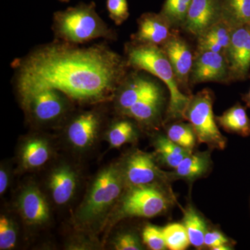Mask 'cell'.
<instances>
[{"mask_svg":"<svg viewBox=\"0 0 250 250\" xmlns=\"http://www.w3.org/2000/svg\"><path fill=\"white\" fill-rule=\"evenodd\" d=\"M142 237L143 243L150 250L167 249L162 229L154 225H147L143 229Z\"/></svg>","mask_w":250,"mask_h":250,"instance_id":"30","label":"cell"},{"mask_svg":"<svg viewBox=\"0 0 250 250\" xmlns=\"http://www.w3.org/2000/svg\"><path fill=\"white\" fill-rule=\"evenodd\" d=\"M231 83L249 78L250 70V25L233 29L226 52Z\"/></svg>","mask_w":250,"mask_h":250,"instance_id":"11","label":"cell"},{"mask_svg":"<svg viewBox=\"0 0 250 250\" xmlns=\"http://www.w3.org/2000/svg\"><path fill=\"white\" fill-rule=\"evenodd\" d=\"M76 186V175L67 166L59 167L51 174L49 188L57 205L66 204L72 198Z\"/></svg>","mask_w":250,"mask_h":250,"instance_id":"20","label":"cell"},{"mask_svg":"<svg viewBox=\"0 0 250 250\" xmlns=\"http://www.w3.org/2000/svg\"><path fill=\"white\" fill-rule=\"evenodd\" d=\"M231 83L226 55L210 51L195 52L190 77V88L202 83Z\"/></svg>","mask_w":250,"mask_h":250,"instance_id":"9","label":"cell"},{"mask_svg":"<svg viewBox=\"0 0 250 250\" xmlns=\"http://www.w3.org/2000/svg\"><path fill=\"white\" fill-rule=\"evenodd\" d=\"M138 136L136 125L129 120H121L111 125L107 137L111 147H121L126 143L135 141Z\"/></svg>","mask_w":250,"mask_h":250,"instance_id":"26","label":"cell"},{"mask_svg":"<svg viewBox=\"0 0 250 250\" xmlns=\"http://www.w3.org/2000/svg\"><path fill=\"white\" fill-rule=\"evenodd\" d=\"M125 59L130 68L143 70L164 83L170 95L165 122L184 121V113L190 96L179 86L172 67L159 46L136 43L130 41L125 46Z\"/></svg>","mask_w":250,"mask_h":250,"instance_id":"2","label":"cell"},{"mask_svg":"<svg viewBox=\"0 0 250 250\" xmlns=\"http://www.w3.org/2000/svg\"><path fill=\"white\" fill-rule=\"evenodd\" d=\"M242 100L246 103V107L250 108V89L248 93L243 94L242 95Z\"/></svg>","mask_w":250,"mask_h":250,"instance_id":"36","label":"cell"},{"mask_svg":"<svg viewBox=\"0 0 250 250\" xmlns=\"http://www.w3.org/2000/svg\"><path fill=\"white\" fill-rule=\"evenodd\" d=\"M170 62L174 76L181 90L191 96L190 77L193 64L195 51L186 39L181 35L179 29H174L172 35L161 46Z\"/></svg>","mask_w":250,"mask_h":250,"instance_id":"8","label":"cell"},{"mask_svg":"<svg viewBox=\"0 0 250 250\" xmlns=\"http://www.w3.org/2000/svg\"><path fill=\"white\" fill-rule=\"evenodd\" d=\"M17 234L14 223L2 215L0 218V250H11L16 246Z\"/></svg>","mask_w":250,"mask_h":250,"instance_id":"31","label":"cell"},{"mask_svg":"<svg viewBox=\"0 0 250 250\" xmlns=\"http://www.w3.org/2000/svg\"><path fill=\"white\" fill-rule=\"evenodd\" d=\"M52 31L56 39L72 45H83L95 39L114 41L116 33L102 19L95 3H80L53 15Z\"/></svg>","mask_w":250,"mask_h":250,"instance_id":"3","label":"cell"},{"mask_svg":"<svg viewBox=\"0 0 250 250\" xmlns=\"http://www.w3.org/2000/svg\"><path fill=\"white\" fill-rule=\"evenodd\" d=\"M158 159L164 166L174 169L191 151L180 147L167 136H159L154 141Z\"/></svg>","mask_w":250,"mask_h":250,"instance_id":"22","label":"cell"},{"mask_svg":"<svg viewBox=\"0 0 250 250\" xmlns=\"http://www.w3.org/2000/svg\"><path fill=\"white\" fill-rule=\"evenodd\" d=\"M214 99V93L208 88L192 95L184 113V121L192 125L197 142L223 150L226 147L227 139L220 132L213 114Z\"/></svg>","mask_w":250,"mask_h":250,"instance_id":"5","label":"cell"},{"mask_svg":"<svg viewBox=\"0 0 250 250\" xmlns=\"http://www.w3.org/2000/svg\"><path fill=\"white\" fill-rule=\"evenodd\" d=\"M115 249L118 250H141L143 247L139 236L134 233H121L115 239Z\"/></svg>","mask_w":250,"mask_h":250,"instance_id":"33","label":"cell"},{"mask_svg":"<svg viewBox=\"0 0 250 250\" xmlns=\"http://www.w3.org/2000/svg\"><path fill=\"white\" fill-rule=\"evenodd\" d=\"M182 224L187 229L190 245L196 249H202L205 247V235L208 230L202 215L194 207H187Z\"/></svg>","mask_w":250,"mask_h":250,"instance_id":"23","label":"cell"},{"mask_svg":"<svg viewBox=\"0 0 250 250\" xmlns=\"http://www.w3.org/2000/svg\"><path fill=\"white\" fill-rule=\"evenodd\" d=\"M192 0H165L160 13L174 29H182Z\"/></svg>","mask_w":250,"mask_h":250,"instance_id":"28","label":"cell"},{"mask_svg":"<svg viewBox=\"0 0 250 250\" xmlns=\"http://www.w3.org/2000/svg\"><path fill=\"white\" fill-rule=\"evenodd\" d=\"M164 83H161L148 94L140 100L123 116L134 120L139 124L146 126H155L162 120L163 113L166 104V91Z\"/></svg>","mask_w":250,"mask_h":250,"instance_id":"15","label":"cell"},{"mask_svg":"<svg viewBox=\"0 0 250 250\" xmlns=\"http://www.w3.org/2000/svg\"><path fill=\"white\" fill-rule=\"evenodd\" d=\"M161 83L163 82L152 78L147 72L134 69V71L128 72L117 88L114 96L117 108L122 114H124Z\"/></svg>","mask_w":250,"mask_h":250,"instance_id":"10","label":"cell"},{"mask_svg":"<svg viewBox=\"0 0 250 250\" xmlns=\"http://www.w3.org/2000/svg\"><path fill=\"white\" fill-rule=\"evenodd\" d=\"M106 6L110 19L117 26L121 25L129 17L127 0H106Z\"/></svg>","mask_w":250,"mask_h":250,"instance_id":"32","label":"cell"},{"mask_svg":"<svg viewBox=\"0 0 250 250\" xmlns=\"http://www.w3.org/2000/svg\"><path fill=\"white\" fill-rule=\"evenodd\" d=\"M162 229L167 249L184 250L190 246L188 235L183 224H168Z\"/></svg>","mask_w":250,"mask_h":250,"instance_id":"29","label":"cell"},{"mask_svg":"<svg viewBox=\"0 0 250 250\" xmlns=\"http://www.w3.org/2000/svg\"><path fill=\"white\" fill-rule=\"evenodd\" d=\"M122 168L111 166L98 174L77 213V220L90 223L103 216L119 198L125 186Z\"/></svg>","mask_w":250,"mask_h":250,"instance_id":"4","label":"cell"},{"mask_svg":"<svg viewBox=\"0 0 250 250\" xmlns=\"http://www.w3.org/2000/svg\"><path fill=\"white\" fill-rule=\"evenodd\" d=\"M166 136L180 147L191 152L197 142L196 134L192 125L188 122H174L167 127Z\"/></svg>","mask_w":250,"mask_h":250,"instance_id":"27","label":"cell"},{"mask_svg":"<svg viewBox=\"0 0 250 250\" xmlns=\"http://www.w3.org/2000/svg\"><path fill=\"white\" fill-rule=\"evenodd\" d=\"M233 29L223 20L196 38L195 52L210 51L226 55Z\"/></svg>","mask_w":250,"mask_h":250,"instance_id":"19","label":"cell"},{"mask_svg":"<svg viewBox=\"0 0 250 250\" xmlns=\"http://www.w3.org/2000/svg\"><path fill=\"white\" fill-rule=\"evenodd\" d=\"M137 24V31L131 36V41L159 47L168 40L175 29L161 13H145L138 19Z\"/></svg>","mask_w":250,"mask_h":250,"instance_id":"14","label":"cell"},{"mask_svg":"<svg viewBox=\"0 0 250 250\" xmlns=\"http://www.w3.org/2000/svg\"><path fill=\"white\" fill-rule=\"evenodd\" d=\"M23 218L31 225H41L49 218L48 205L45 197L35 186H28L21 192L18 200Z\"/></svg>","mask_w":250,"mask_h":250,"instance_id":"17","label":"cell"},{"mask_svg":"<svg viewBox=\"0 0 250 250\" xmlns=\"http://www.w3.org/2000/svg\"><path fill=\"white\" fill-rule=\"evenodd\" d=\"M20 98L53 88L80 103L110 100L130 68L125 57L103 44L90 47L56 41L14 62Z\"/></svg>","mask_w":250,"mask_h":250,"instance_id":"1","label":"cell"},{"mask_svg":"<svg viewBox=\"0 0 250 250\" xmlns=\"http://www.w3.org/2000/svg\"><path fill=\"white\" fill-rule=\"evenodd\" d=\"M8 174L4 169L1 168L0 170V193L3 194L8 187Z\"/></svg>","mask_w":250,"mask_h":250,"instance_id":"35","label":"cell"},{"mask_svg":"<svg viewBox=\"0 0 250 250\" xmlns=\"http://www.w3.org/2000/svg\"></svg>","mask_w":250,"mask_h":250,"instance_id":"38","label":"cell"},{"mask_svg":"<svg viewBox=\"0 0 250 250\" xmlns=\"http://www.w3.org/2000/svg\"><path fill=\"white\" fill-rule=\"evenodd\" d=\"M170 197L154 184L130 188L122 201L121 215L153 218L167 209L171 204Z\"/></svg>","mask_w":250,"mask_h":250,"instance_id":"6","label":"cell"},{"mask_svg":"<svg viewBox=\"0 0 250 250\" xmlns=\"http://www.w3.org/2000/svg\"><path fill=\"white\" fill-rule=\"evenodd\" d=\"M217 124L230 134L239 135L242 137L250 136V118L246 106L239 103L226 110L221 116L215 117Z\"/></svg>","mask_w":250,"mask_h":250,"instance_id":"21","label":"cell"},{"mask_svg":"<svg viewBox=\"0 0 250 250\" xmlns=\"http://www.w3.org/2000/svg\"><path fill=\"white\" fill-rule=\"evenodd\" d=\"M211 164L208 151L192 152L186 156L172 172L166 174V177L170 179H183L193 182L208 173Z\"/></svg>","mask_w":250,"mask_h":250,"instance_id":"18","label":"cell"},{"mask_svg":"<svg viewBox=\"0 0 250 250\" xmlns=\"http://www.w3.org/2000/svg\"><path fill=\"white\" fill-rule=\"evenodd\" d=\"M100 126V117L98 113L83 112L70 122L67 126V138L74 147L84 149L95 141Z\"/></svg>","mask_w":250,"mask_h":250,"instance_id":"16","label":"cell"},{"mask_svg":"<svg viewBox=\"0 0 250 250\" xmlns=\"http://www.w3.org/2000/svg\"><path fill=\"white\" fill-rule=\"evenodd\" d=\"M31 118L39 123H49L62 118L70 106V99L53 88L32 92L21 98Z\"/></svg>","mask_w":250,"mask_h":250,"instance_id":"7","label":"cell"},{"mask_svg":"<svg viewBox=\"0 0 250 250\" xmlns=\"http://www.w3.org/2000/svg\"><path fill=\"white\" fill-rule=\"evenodd\" d=\"M223 0H192L182 30L196 39L221 21Z\"/></svg>","mask_w":250,"mask_h":250,"instance_id":"13","label":"cell"},{"mask_svg":"<svg viewBox=\"0 0 250 250\" xmlns=\"http://www.w3.org/2000/svg\"><path fill=\"white\" fill-rule=\"evenodd\" d=\"M122 171L125 183L130 188L154 184L158 179L166 177L158 168L152 154L139 150L131 153L126 158Z\"/></svg>","mask_w":250,"mask_h":250,"instance_id":"12","label":"cell"},{"mask_svg":"<svg viewBox=\"0 0 250 250\" xmlns=\"http://www.w3.org/2000/svg\"><path fill=\"white\" fill-rule=\"evenodd\" d=\"M49 158V147L45 140L34 138L29 140L23 146L21 160L26 168L41 167L48 161Z\"/></svg>","mask_w":250,"mask_h":250,"instance_id":"24","label":"cell"},{"mask_svg":"<svg viewBox=\"0 0 250 250\" xmlns=\"http://www.w3.org/2000/svg\"><path fill=\"white\" fill-rule=\"evenodd\" d=\"M222 20L234 29L250 23V0H223Z\"/></svg>","mask_w":250,"mask_h":250,"instance_id":"25","label":"cell"},{"mask_svg":"<svg viewBox=\"0 0 250 250\" xmlns=\"http://www.w3.org/2000/svg\"><path fill=\"white\" fill-rule=\"evenodd\" d=\"M59 1H61V2L67 3L70 0H59Z\"/></svg>","mask_w":250,"mask_h":250,"instance_id":"37","label":"cell"},{"mask_svg":"<svg viewBox=\"0 0 250 250\" xmlns=\"http://www.w3.org/2000/svg\"><path fill=\"white\" fill-rule=\"evenodd\" d=\"M233 242L229 239L222 231L217 229L207 230L205 238V247L213 250L215 247L221 245H232Z\"/></svg>","mask_w":250,"mask_h":250,"instance_id":"34","label":"cell"}]
</instances>
